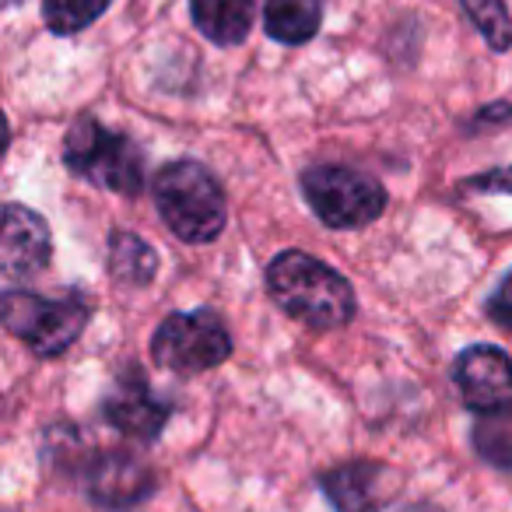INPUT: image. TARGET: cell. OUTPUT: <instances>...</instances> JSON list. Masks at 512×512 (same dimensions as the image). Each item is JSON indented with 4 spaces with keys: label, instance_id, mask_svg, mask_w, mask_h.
<instances>
[{
    "label": "cell",
    "instance_id": "obj_1",
    "mask_svg": "<svg viewBox=\"0 0 512 512\" xmlns=\"http://www.w3.org/2000/svg\"><path fill=\"white\" fill-rule=\"evenodd\" d=\"M267 292L292 320L313 330H337L355 316L358 299L344 274L302 249H285L267 267Z\"/></svg>",
    "mask_w": 512,
    "mask_h": 512
},
{
    "label": "cell",
    "instance_id": "obj_2",
    "mask_svg": "<svg viewBox=\"0 0 512 512\" xmlns=\"http://www.w3.org/2000/svg\"><path fill=\"white\" fill-rule=\"evenodd\" d=\"M151 193H155L162 221L183 242H193V246L214 242L225 228V190L200 162L179 158V162L162 165L151 183Z\"/></svg>",
    "mask_w": 512,
    "mask_h": 512
},
{
    "label": "cell",
    "instance_id": "obj_3",
    "mask_svg": "<svg viewBox=\"0 0 512 512\" xmlns=\"http://www.w3.org/2000/svg\"><path fill=\"white\" fill-rule=\"evenodd\" d=\"M64 165L74 176L113 190L120 197H141L144 155L120 130L102 127L95 116H78L64 137Z\"/></svg>",
    "mask_w": 512,
    "mask_h": 512
},
{
    "label": "cell",
    "instance_id": "obj_4",
    "mask_svg": "<svg viewBox=\"0 0 512 512\" xmlns=\"http://www.w3.org/2000/svg\"><path fill=\"white\" fill-rule=\"evenodd\" d=\"M0 316L8 334H15L32 355L57 358L78 341V334L88 327L92 302L85 295H60V299H43V295L8 288L0 299Z\"/></svg>",
    "mask_w": 512,
    "mask_h": 512
},
{
    "label": "cell",
    "instance_id": "obj_5",
    "mask_svg": "<svg viewBox=\"0 0 512 512\" xmlns=\"http://www.w3.org/2000/svg\"><path fill=\"white\" fill-rule=\"evenodd\" d=\"M302 193L330 228H365L386 211V186L351 165H313L302 176Z\"/></svg>",
    "mask_w": 512,
    "mask_h": 512
},
{
    "label": "cell",
    "instance_id": "obj_6",
    "mask_svg": "<svg viewBox=\"0 0 512 512\" xmlns=\"http://www.w3.org/2000/svg\"><path fill=\"white\" fill-rule=\"evenodd\" d=\"M228 355H232V334L225 320L211 309L165 316L151 337V358L176 376L218 369Z\"/></svg>",
    "mask_w": 512,
    "mask_h": 512
},
{
    "label": "cell",
    "instance_id": "obj_7",
    "mask_svg": "<svg viewBox=\"0 0 512 512\" xmlns=\"http://www.w3.org/2000/svg\"><path fill=\"white\" fill-rule=\"evenodd\" d=\"M453 383L463 404L477 414L512 411V358L502 348L474 344L460 351L453 362Z\"/></svg>",
    "mask_w": 512,
    "mask_h": 512
},
{
    "label": "cell",
    "instance_id": "obj_8",
    "mask_svg": "<svg viewBox=\"0 0 512 512\" xmlns=\"http://www.w3.org/2000/svg\"><path fill=\"white\" fill-rule=\"evenodd\" d=\"M50 253H53V239L43 214L11 200L4 207V235H0V274H4L8 288L46 271Z\"/></svg>",
    "mask_w": 512,
    "mask_h": 512
},
{
    "label": "cell",
    "instance_id": "obj_9",
    "mask_svg": "<svg viewBox=\"0 0 512 512\" xmlns=\"http://www.w3.org/2000/svg\"><path fill=\"white\" fill-rule=\"evenodd\" d=\"M172 407L151 390V383L141 372H123L113 383L109 397L102 400V418L123 432L127 439L151 442L162 435L165 421H169Z\"/></svg>",
    "mask_w": 512,
    "mask_h": 512
},
{
    "label": "cell",
    "instance_id": "obj_10",
    "mask_svg": "<svg viewBox=\"0 0 512 512\" xmlns=\"http://www.w3.org/2000/svg\"><path fill=\"white\" fill-rule=\"evenodd\" d=\"M85 491L99 509L127 512L155 491V474L144 460L123 453V449H113V453H102L92 463Z\"/></svg>",
    "mask_w": 512,
    "mask_h": 512
},
{
    "label": "cell",
    "instance_id": "obj_11",
    "mask_svg": "<svg viewBox=\"0 0 512 512\" xmlns=\"http://www.w3.org/2000/svg\"><path fill=\"white\" fill-rule=\"evenodd\" d=\"M397 474L386 463L355 460L323 474L320 488L337 512H379L397 491Z\"/></svg>",
    "mask_w": 512,
    "mask_h": 512
},
{
    "label": "cell",
    "instance_id": "obj_12",
    "mask_svg": "<svg viewBox=\"0 0 512 512\" xmlns=\"http://www.w3.org/2000/svg\"><path fill=\"white\" fill-rule=\"evenodd\" d=\"M193 25L218 46H239L253 29V0H190Z\"/></svg>",
    "mask_w": 512,
    "mask_h": 512
},
{
    "label": "cell",
    "instance_id": "obj_13",
    "mask_svg": "<svg viewBox=\"0 0 512 512\" xmlns=\"http://www.w3.org/2000/svg\"><path fill=\"white\" fill-rule=\"evenodd\" d=\"M323 25V0H267L264 4V29L274 43L302 46L320 32Z\"/></svg>",
    "mask_w": 512,
    "mask_h": 512
},
{
    "label": "cell",
    "instance_id": "obj_14",
    "mask_svg": "<svg viewBox=\"0 0 512 512\" xmlns=\"http://www.w3.org/2000/svg\"><path fill=\"white\" fill-rule=\"evenodd\" d=\"M109 274L120 285L141 288L158 274V253L151 249V242H144L134 232H113L109 235Z\"/></svg>",
    "mask_w": 512,
    "mask_h": 512
},
{
    "label": "cell",
    "instance_id": "obj_15",
    "mask_svg": "<svg viewBox=\"0 0 512 512\" xmlns=\"http://www.w3.org/2000/svg\"><path fill=\"white\" fill-rule=\"evenodd\" d=\"M113 0H43V22L53 36H74L95 25Z\"/></svg>",
    "mask_w": 512,
    "mask_h": 512
},
{
    "label": "cell",
    "instance_id": "obj_16",
    "mask_svg": "<svg viewBox=\"0 0 512 512\" xmlns=\"http://www.w3.org/2000/svg\"><path fill=\"white\" fill-rule=\"evenodd\" d=\"M460 8L484 36V43L495 53L512 50V18L505 11V0H460Z\"/></svg>",
    "mask_w": 512,
    "mask_h": 512
},
{
    "label": "cell",
    "instance_id": "obj_17",
    "mask_svg": "<svg viewBox=\"0 0 512 512\" xmlns=\"http://www.w3.org/2000/svg\"><path fill=\"white\" fill-rule=\"evenodd\" d=\"M474 442H477V449H481L484 460L498 463V467L512 463V418L502 421L495 414V421H484V425L477 428Z\"/></svg>",
    "mask_w": 512,
    "mask_h": 512
},
{
    "label": "cell",
    "instance_id": "obj_18",
    "mask_svg": "<svg viewBox=\"0 0 512 512\" xmlns=\"http://www.w3.org/2000/svg\"><path fill=\"white\" fill-rule=\"evenodd\" d=\"M484 309H488V320L495 323V327L512 330V271L505 274L502 281H498V288L488 295Z\"/></svg>",
    "mask_w": 512,
    "mask_h": 512
},
{
    "label": "cell",
    "instance_id": "obj_19",
    "mask_svg": "<svg viewBox=\"0 0 512 512\" xmlns=\"http://www.w3.org/2000/svg\"><path fill=\"white\" fill-rule=\"evenodd\" d=\"M470 186H477V190H484V193H491V190L512 193V165H509V169L491 172V176H484V179H474Z\"/></svg>",
    "mask_w": 512,
    "mask_h": 512
}]
</instances>
